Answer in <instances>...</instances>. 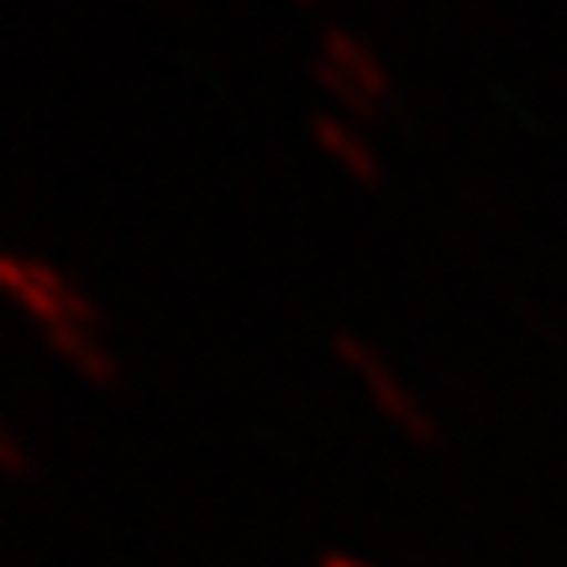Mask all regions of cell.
I'll use <instances>...</instances> for the list:
<instances>
[{
	"mask_svg": "<svg viewBox=\"0 0 567 567\" xmlns=\"http://www.w3.org/2000/svg\"><path fill=\"white\" fill-rule=\"evenodd\" d=\"M0 289L11 295V305H17L27 321L38 326V337H48V331H74V326H101L95 305L84 300L53 264H42V258L6 252V258H0Z\"/></svg>",
	"mask_w": 567,
	"mask_h": 567,
	"instance_id": "6da1fadb",
	"label": "cell"
},
{
	"mask_svg": "<svg viewBox=\"0 0 567 567\" xmlns=\"http://www.w3.org/2000/svg\"><path fill=\"white\" fill-rule=\"evenodd\" d=\"M331 352L342 358L347 373H358V384L368 389L373 410H379V415H384V421L394 425L405 442L436 446V425H431V415L421 410V400H415V394H410V389L389 373V363L363 342V337H352V331H331Z\"/></svg>",
	"mask_w": 567,
	"mask_h": 567,
	"instance_id": "7a4b0ae2",
	"label": "cell"
},
{
	"mask_svg": "<svg viewBox=\"0 0 567 567\" xmlns=\"http://www.w3.org/2000/svg\"><path fill=\"white\" fill-rule=\"evenodd\" d=\"M316 59L337 63L347 80L363 84V90H368V95H373L379 105H389V74H384V63L373 59V53H368V42L352 38L347 27H326L321 42H316Z\"/></svg>",
	"mask_w": 567,
	"mask_h": 567,
	"instance_id": "3957f363",
	"label": "cell"
},
{
	"mask_svg": "<svg viewBox=\"0 0 567 567\" xmlns=\"http://www.w3.org/2000/svg\"><path fill=\"white\" fill-rule=\"evenodd\" d=\"M310 132H316V147H321L326 158L342 168L347 179H358V184H379V153L368 147L352 126L337 116V111H321L316 122H310Z\"/></svg>",
	"mask_w": 567,
	"mask_h": 567,
	"instance_id": "277c9868",
	"label": "cell"
},
{
	"mask_svg": "<svg viewBox=\"0 0 567 567\" xmlns=\"http://www.w3.org/2000/svg\"><path fill=\"white\" fill-rule=\"evenodd\" d=\"M310 74H316V84H321L326 95L337 101V111H347V116H379V111H384V105L373 101V95H368L363 84H352V80H347V74L337 69V63L310 59Z\"/></svg>",
	"mask_w": 567,
	"mask_h": 567,
	"instance_id": "5b68a950",
	"label": "cell"
},
{
	"mask_svg": "<svg viewBox=\"0 0 567 567\" xmlns=\"http://www.w3.org/2000/svg\"><path fill=\"white\" fill-rule=\"evenodd\" d=\"M0 473L6 478H27V452H21V436L11 425H0Z\"/></svg>",
	"mask_w": 567,
	"mask_h": 567,
	"instance_id": "8992f818",
	"label": "cell"
},
{
	"mask_svg": "<svg viewBox=\"0 0 567 567\" xmlns=\"http://www.w3.org/2000/svg\"><path fill=\"white\" fill-rule=\"evenodd\" d=\"M321 567H368V563H358V557H347V551H326Z\"/></svg>",
	"mask_w": 567,
	"mask_h": 567,
	"instance_id": "52a82bcc",
	"label": "cell"
}]
</instances>
